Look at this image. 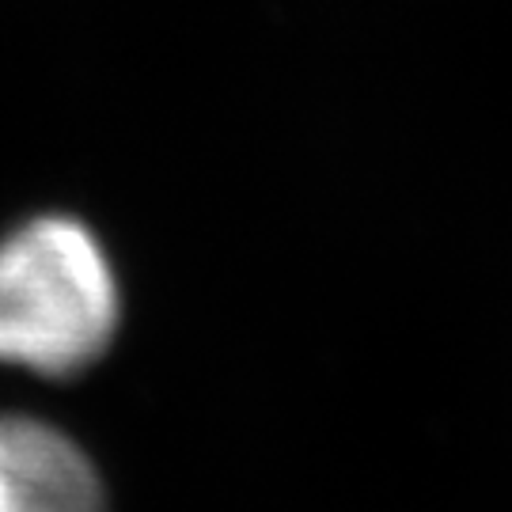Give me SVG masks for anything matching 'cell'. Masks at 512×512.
<instances>
[{
  "instance_id": "6da1fadb",
  "label": "cell",
  "mask_w": 512,
  "mask_h": 512,
  "mask_svg": "<svg viewBox=\"0 0 512 512\" xmlns=\"http://www.w3.org/2000/svg\"><path fill=\"white\" fill-rule=\"evenodd\" d=\"M118 285L73 220H35L0 243V361L69 376L110 346Z\"/></svg>"
},
{
  "instance_id": "7a4b0ae2",
  "label": "cell",
  "mask_w": 512,
  "mask_h": 512,
  "mask_svg": "<svg viewBox=\"0 0 512 512\" xmlns=\"http://www.w3.org/2000/svg\"><path fill=\"white\" fill-rule=\"evenodd\" d=\"M0 512H107L95 467L69 437L0 418Z\"/></svg>"
}]
</instances>
